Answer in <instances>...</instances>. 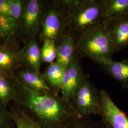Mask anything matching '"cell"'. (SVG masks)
Listing matches in <instances>:
<instances>
[{
  "instance_id": "obj_14",
  "label": "cell",
  "mask_w": 128,
  "mask_h": 128,
  "mask_svg": "<svg viewBox=\"0 0 128 128\" xmlns=\"http://www.w3.org/2000/svg\"><path fill=\"white\" fill-rule=\"evenodd\" d=\"M124 89L128 88V58L120 61L107 60L99 64Z\"/></svg>"
},
{
  "instance_id": "obj_21",
  "label": "cell",
  "mask_w": 128,
  "mask_h": 128,
  "mask_svg": "<svg viewBox=\"0 0 128 128\" xmlns=\"http://www.w3.org/2000/svg\"><path fill=\"white\" fill-rule=\"evenodd\" d=\"M15 125L8 108L0 104V128H14Z\"/></svg>"
},
{
  "instance_id": "obj_22",
  "label": "cell",
  "mask_w": 128,
  "mask_h": 128,
  "mask_svg": "<svg viewBox=\"0 0 128 128\" xmlns=\"http://www.w3.org/2000/svg\"><path fill=\"white\" fill-rule=\"evenodd\" d=\"M87 118H81L69 128H107L104 124H102L92 122Z\"/></svg>"
},
{
  "instance_id": "obj_17",
  "label": "cell",
  "mask_w": 128,
  "mask_h": 128,
  "mask_svg": "<svg viewBox=\"0 0 128 128\" xmlns=\"http://www.w3.org/2000/svg\"><path fill=\"white\" fill-rule=\"evenodd\" d=\"M65 68L57 62L50 64L43 74L51 88L56 95H59L61 91Z\"/></svg>"
},
{
  "instance_id": "obj_19",
  "label": "cell",
  "mask_w": 128,
  "mask_h": 128,
  "mask_svg": "<svg viewBox=\"0 0 128 128\" xmlns=\"http://www.w3.org/2000/svg\"><path fill=\"white\" fill-rule=\"evenodd\" d=\"M19 27V22L9 15H0V39L9 43Z\"/></svg>"
},
{
  "instance_id": "obj_6",
  "label": "cell",
  "mask_w": 128,
  "mask_h": 128,
  "mask_svg": "<svg viewBox=\"0 0 128 128\" xmlns=\"http://www.w3.org/2000/svg\"><path fill=\"white\" fill-rule=\"evenodd\" d=\"M45 5V2L43 0H23L19 27L27 35L28 40L38 34Z\"/></svg>"
},
{
  "instance_id": "obj_16",
  "label": "cell",
  "mask_w": 128,
  "mask_h": 128,
  "mask_svg": "<svg viewBox=\"0 0 128 128\" xmlns=\"http://www.w3.org/2000/svg\"><path fill=\"white\" fill-rule=\"evenodd\" d=\"M8 107L15 128H42L40 124L16 103L12 102Z\"/></svg>"
},
{
  "instance_id": "obj_11",
  "label": "cell",
  "mask_w": 128,
  "mask_h": 128,
  "mask_svg": "<svg viewBox=\"0 0 128 128\" xmlns=\"http://www.w3.org/2000/svg\"><path fill=\"white\" fill-rule=\"evenodd\" d=\"M15 76L23 84L32 90L43 93L54 94L43 74L25 67L18 70Z\"/></svg>"
},
{
  "instance_id": "obj_12",
  "label": "cell",
  "mask_w": 128,
  "mask_h": 128,
  "mask_svg": "<svg viewBox=\"0 0 128 128\" xmlns=\"http://www.w3.org/2000/svg\"><path fill=\"white\" fill-rule=\"evenodd\" d=\"M76 39L66 32L62 37L56 45V61L66 68L71 63L76 56Z\"/></svg>"
},
{
  "instance_id": "obj_18",
  "label": "cell",
  "mask_w": 128,
  "mask_h": 128,
  "mask_svg": "<svg viewBox=\"0 0 128 128\" xmlns=\"http://www.w3.org/2000/svg\"><path fill=\"white\" fill-rule=\"evenodd\" d=\"M127 15H128V0H104L102 15L104 20L120 18Z\"/></svg>"
},
{
  "instance_id": "obj_15",
  "label": "cell",
  "mask_w": 128,
  "mask_h": 128,
  "mask_svg": "<svg viewBox=\"0 0 128 128\" xmlns=\"http://www.w3.org/2000/svg\"><path fill=\"white\" fill-rule=\"evenodd\" d=\"M15 76L0 71V104L7 108L16 100Z\"/></svg>"
},
{
  "instance_id": "obj_2",
  "label": "cell",
  "mask_w": 128,
  "mask_h": 128,
  "mask_svg": "<svg viewBox=\"0 0 128 128\" xmlns=\"http://www.w3.org/2000/svg\"><path fill=\"white\" fill-rule=\"evenodd\" d=\"M67 32L76 40L90 28L102 23L104 0H63Z\"/></svg>"
},
{
  "instance_id": "obj_4",
  "label": "cell",
  "mask_w": 128,
  "mask_h": 128,
  "mask_svg": "<svg viewBox=\"0 0 128 128\" xmlns=\"http://www.w3.org/2000/svg\"><path fill=\"white\" fill-rule=\"evenodd\" d=\"M67 32V18L63 0H54L43 10L38 35L43 41L50 40L56 44Z\"/></svg>"
},
{
  "instance_id": "obj_20",
  "label": "cell",
  "mask_w": 128,
  "mask_h": 128,
  "mask_svg": "<svg viewBox=\"0 0 128 128\" xmlns=\"http://www.w3.org/2000/svg\"><path fill=\"white\" fill-rule=\"evenodd\" d=\"M42 62L51 64L56 58V45L54 41L45 40L41 48Z\"/></svg>"
},
{
  "instance_id": "obj_7",
  "label": "cell",
  "mask_w": 128,
  "mask_h": 128,
  "mask_svg": "<svg viewBox=\"0 0 128 128\" xmlns=\"http://www.w3.org/2000/svg\"><path fill=\"white\" fill-rule=\"evenodd\" d=\"M80 58L76 55L71 64L66 68L62 80L60 96L66 102H71L78 88L86 76Z\"/></svg>"
},
{
  "instance_id": "obj_1",
  "label": "cell",
  "mask_w": 128,
  "mask_h": 128,
  "mask_svg": "<svg viewBox=\"0 0 128 128\" xmlns=\"http://www.w3.org/2000/svg\"><path fill=\"white\" fill-rule=\"evenodd\" d=\"M16 100L14 102L42 128H69L82 118L72 102L59 95L37 92L26 87L15 76Z\"/></svg>"
},
{
  "instance_id": "obj_3",
  "label": "cell",
  "mask_w": 128,
  "mask_h": 128,
  "mask_svg": "<svg viewBox=\"0 0 128 128\" xmlns=\"http://www.w3.org/2000/svg\"><path fill=\"white\" fill-rule=\"evenodd\" d=\"M76 52L80 58H87L99 64L112 60L114 51L102 22L88 29L79 37L76 41Z\"/></svg>"
},
{
  "instance_id": "obj_8",
  "label": "cell",
  "mask_w": 128,
  "mask_h": 128,
  "mask_svg": "<svg viewBox=\"0 0 128 128\" xmlns=\"http://www.w3.org/2000/svg\"><path fill=\"white\" fill-rule=\"evenodd\" d=\"M101 114L107 128H128V118L104 89L100 90Z\"/></svg>"
},
{
  "instance_id": "obj_10",
  "label": "cell",
  "mask_w": 128,
  "mask_h": 128,
  "mask_svg": "<svg viewBox=\"0 0 128 128\" xmlns=\"http://www.w3.org/2000/svg\"><path fill=\"white\" fill-rule=\"evenodd\" d=\"M9 43H0V71L11 76L25 66L20 50Z\"/></svg>"
},
{
  "instance_id": "obj_13",
  "label": "cell",
  "mask_w": 128,
  "mask_h": 128,
  "mask_svg": "<svg viewBox=\"0 0 128 128\" xmlns=\"http://www.w3.org/2000/svg\"><path fill=\"white\" fill-rule=\"evenodd\" d=\"M20 51L26 68L40 72L42 62L41 49L38 44L36 37L27 40Z\"/></svg>"
},
{
  "instance_id": "obj_9",
  "label": "cell",
  "mask_w": 128,
  "mask_h": 128,
  "mask_svg": "<svg viewBox=\"0 0 128 128\" xmlns=\"http://www.w3.org/2000/svg\"><path fill=\"white\" fill-rule=\"evenodd\" d=\"M115 53L128 46V15L102 21Z\"/></svg>"
},
{
  "instance_id": "obj_23",
  "label": "cell",
  "mask_w": 128,
  "mask_h": 128,
  "mask_svg": "<svg viewBox=\"0 0 128 128\" xmlns=\"http://www.w3.org/2000/svg\"><path fill=\"white\" fill-rule=\"evenodd\" d=\"M10 0H0V15H10Z\"/></svg>"
},
{
  "instance_id": "obj_5",
  "label": "cell",
  "mask_w": 128,
  "mask_h": 128,
  "mask_svg": "<svg viewBox=\"0 0 128 128\" xmlns=\"http://www.w3.org/2000/svg\"><path fill=\"white\" fill-rule=\"evenodd\" d=\"M76 109L82 117L91 115L101 114L100 91L86 76L72 100Z\"/></svg>"
}]
</instances>
